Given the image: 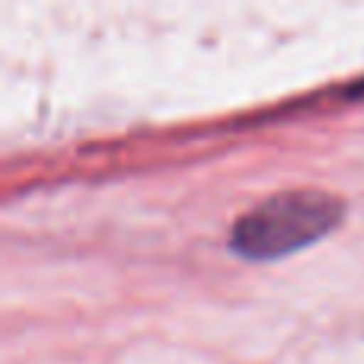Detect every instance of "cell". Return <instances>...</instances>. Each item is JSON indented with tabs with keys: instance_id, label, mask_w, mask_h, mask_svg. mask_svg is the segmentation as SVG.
Segmentation results:
<instances>
[{
	"instance_id": "6da1fadb",
	"label": "cell",
	"mask_w": 364,
	"mask_h": 364,
	"mask_svg": "<svg viewBox=\"0 0 364 364\" xmlns=\"http://www.w3.org/2000/svg\"><path fill=\"white\" fill-rule=\"evenodd\" d=\"M342 214L346 205L329 192H316V188L278 192L233 224L230 246L243 259L272 262L304 246H314L320 237L339 227Z\"/></svg>"
},
{
	"instance_id": "7a4b0ae2",
	"label": "cell",
	"mask_w": 364,
	"mask_h": 364,
	"mask_svg": "<svg viewBox=\"0 0 364 364\" xmlns=\"http://www.w3.org/2000/svg\"><path fill=\"white\" fill-rule=\"evenodd\" d=\"M355 93H364V83H361V87H355Z\"/></svg>"
}]
</instances>
